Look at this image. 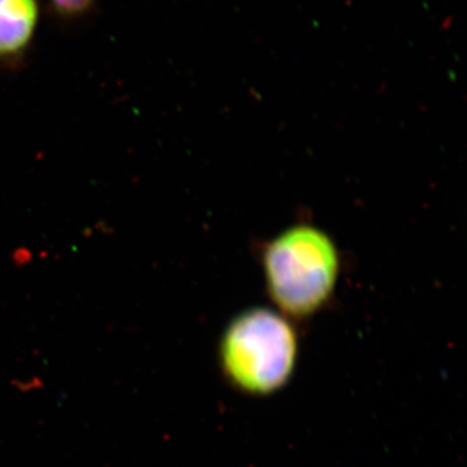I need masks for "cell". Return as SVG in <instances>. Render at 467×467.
<instances>
[{
    "mask_svg": "<svg viewBox=\"0 0 467 467\" xmlns=\"http://www.w3.org/2000/svg\"><path fill=\"white\" fill-rule=\"evenodd\" d=\"M270 300L285 317H312L331 300L340 273V254L318 227H288L261 254Z\"/></svg>",
    "mask_w": 467,
    "mask_h": 467,
    "instance_id": "1",
    "label": "cell"
},
{
    "mask_svg": "<svg viewBox=\"0 0 467 467\" xmlns=\"http://www.w3.org/2000/svg\"><path fill=\"white\" fill-rule=\"evenodd\" d=\"M299 358V337L290 318L256 306L229 322L218 347L227 383L251 396H269L290 382Z\"/></svg>",
    "mask_w": 467,
    "mask_h": 467,
    "instance_id": "2",
    "label": "cell"
},
{
    "mask_svg": "<svg viewBox=\"0 0 467 467\" xmlns=\"http://www.w3.org/2000/svg\"><path fill=\"white\" fill-rule=\"evenodd\" d=\"M38 0H0V61L26 54L38 29Z\"/></svg>",
    "mask_w": 467,
    "mask_h": 467,
    "instance_id": "3",
    "label": "cell"
},
{
    "mask_svg": "<svg viewBox=\"0 0 467 467\" xmlns=\"http://www.w3.org/2000/svg\"><path fill=\"white\" fill-rule=\"evenodd\" d=\"M95 0H50L52 8L64 17H78L90 11Z\"/></svg>",
    "mask_w": 467,
    "mask_h": 467,
    "instance_id": "4",
    "label": "cell"
}]
</instances>
